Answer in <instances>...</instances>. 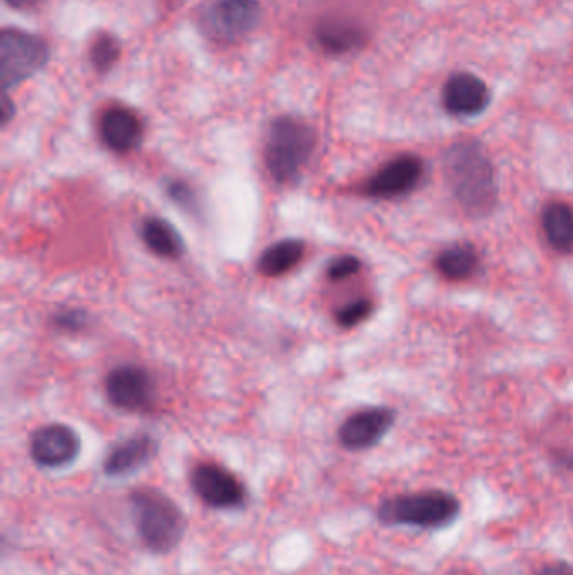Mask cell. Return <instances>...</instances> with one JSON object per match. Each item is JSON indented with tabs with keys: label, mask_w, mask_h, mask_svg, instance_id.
<instances>
[{
	"label": "cell",
	"mask_w": 573,
	"mask_h": 575,
	"mask_svg": "<svg viewBox=\"0 0 573 575\" xmlns=\"http://www.w3.org/2000/svg\"><path fill=\"white\" fill-rule=\"evenodd\" d=\"M446 181L464 213L487 217L498 204V178L495 165L481 144L457 142L444 155Z\"/></svg>",
	"instance_id": "cell-1"
},
{
	"label": "cell",
	"mask_w": 573,
	"mask_h": 575,
	"mask_svg": "<svg viewBox=\"0 0 573 575\" xmlns=\"http://www.w3.org/2000/svg\"><path fill=\"white\" fill-rule=\"evenodd\" d=\"M135 530L144 547L155 555H169L186 537L187 517L166 491L141 487L128 495Z\"/></svg>",
	"instance_id": "cell-2"
},
{
	"label": "cell",
	"mask_w": 573,
	"mask_h": 575,
	"mask_svg": "<svg viewBox=\"0 0 573 575\" xmlns=\"http://www.w3.org/2000/svg\"><path fill=\"white\" fill-rule=\"evenodd\" d=\"M375 515L384 527L437 532L451 527L460 518L461 501L449 491H413L385 498Z\"/></svg>",
	"instance_id": "cell-3"
},
{
	"label": "cell",
	"mask_w": 573,
	"mask_h": 575,
	"mask_svg": "<svg viewBox=\"0 0 573 575\" xmlns=\"http://www.w3.org/2000/svg\"><path fill=\"white\" fill-rule=\"evenodd\" d=\"M316 147V134L308 124L293 117L273 121L265 145V164L273 181L292 185L302 178Z\"/></svg>",
	"instance_id": "cell-4"
},
{
	"label": "cell",
	"mask_w": 573,
	"mask_h": 575,
	"mask_svg": "<svg viewBox=\"0 0 573 575\" xmlns=\"http://www.w3.org/2000/svg\"><path fill=\"white\" fill-rule=\"evenodd\" d=\"M45 39L19 29H4L0 35V79L4 89L14 88L45 68L49 61Z\"/></svg>",
	"instance_id": "cell-5"
},
{
	"label": "cell",
	"mask_w": 573,
	"mask_h": 575,
	"mask_svg": "<svg viewBox=\"0 0 573 575\" xmlns=\"http://www.w3.org/2000/svg\"><path fill=\"white\" fill-rule=\"evenodd\" d=\"M189 485L192 494L213 510H240L248 505L249 494L246 485L219 462H197L190 469Z\"/></svg>",
	"instance_id": "cell-6"
},
{
	"label": "cell",
	"mask_w": 573,
	"mask_h": 575,
	"mask_svg": "<svg viewBox=\"0 0 573 575\" xmlns=\"http://www.w3.org/2000/svg\"><path fill=\"white\" fill-rule=\"evenodd\" d=\"M105 392L113 408L125 412H148L154 408L155 382L145 367L124 363L105 379Z\"/></svg>",
	"instance_id": "cell-7"
},
{
	"label": "cell",
	"mask_w": 573,
	"mask_h": 575,
	"mask_svg": "<svg viewBox=\"0 0 573 575\" xmlns=\"http://www.w3.org/2000/svg\"><path fill=\"white\" fill-rule=\"evenodd\" d=\"M424 177V162L417 155L404 154L382 165L364 185V196L394 201L408 196Z\"/></svg>",
	"instance_id": "cell-8"
},
{
	"label": "cell",
	"mask_w": 573,
	"mask_h": 575,
	"mask_svg": "<svg viewBox=\"0 0 573 575\" xmlns=\"http://www.w3.org/2000/svg\"><path fill=\"white\" fill-rule=\"evenodd\" d=\"M81 452V438L71 426L61 422L41 426L29 439V456L42 469L71 466Z\"/></svg>",
	"instance_id": "cell-9"
},
{
	"label": "cell",
	"mask_w": 573,
	"mask_h": 575,
	"mask_svg": "<svg viewBox=\"0 0 573 575\" xmlns=\"http://www.w3.org/2000/svg\"><path fill=\"white\" fill-rule=\"evenodd\" d=\"M395 425L391 408H365L348 416L338 428V441L347 451H367L377 446Z\"/></svg>",
	"instance_id": "cell-10"
},
{
	"label": "cell",
	"mask_w": 573,
	"mask_h": 575,
	"mask_svg": "<svg viewBox=\"0 0 573 575\" xmlns=\"http://www.w3.org/2000/svg\"><path fill=\"white\" fill-rule=\"evenodd\" d=\"M261 21L258 0H214L206 11V26L217 38L239 39Z\"/></svg>",
	"instance_id": "cell-11"
},
{
	"label": "cell",
	"mask_w": 573,
	"mask_h": 575,
	"mask_svg": "<svg viewBox=\"0 0 573 575\" xmlns=\"http://www.w3.org/2000/svg\"><path fill=\"white\" fill-rule=\"evenodd\" d=\"M490 101L486 82L471 72H456L444 85V110L453 117H476L490 107Z\"/></svg>",
	"instance_id": "cell-12"
},
{
	"label": "cell",
	"mask_w": 573,
	"mask_h": 575,
	"mask_svg": "<svg viewBox=\"0 0 573 575\" xmlns=\"http://www.w3.org/2000/svg\"><path fill=\"white\" fill-rule=\"evenodd\" d=\"M158 455V441L150 435H135L117 442L103 459V472L110 478H125L140 471Z\"/></svg>",
	"instance_id": "cell-13"
},
{
	"label": "cell",
	"mask_w": 573,
	"mask_h": 575,
	"mask_svg": "<svg viewBox=\"0 0 573 575\" xmlns=\"http://www.w3.org/2000/svg\"><path fill=\"white\" fill-rule=\"evenodd\" d=\"M144 135V124L130 108L111 107L101 117V142L113 154H130L140 147Z\"/></svg>",
	"instance_id": "cell-14"
},
{
	"label": "cell",
	"mask_w": 573,
	"mask_h": 575,
	"mask_svg": "<svg viewBox=\"0 0 573 575\" xmlns=\"http://www.w3.org/2000/svg\"><path fill=\"white\" fill-rule=\"evenodd\" d=\"M140 237L150 253L164 260H179L186 253V241L179 230L164 217H145L140 224Z\"/></svg>",
	"instance_id": "cell-15"
},
{
	"label": "cell",
	"mask_w": 573,
	"mask_h": 575,
	"mask_svg": "<svg viewBox=\"0 0 573 575\" xmlns=\"http://www.w3.org/2000/svg\"><path fill=\"white\" fill-rule=\"evenodd\" d=\"M306 244L296 237H286L263 251L258 271L263 276L279 277L295 270L305 257Z\"/></svg>",
	"instance_id": "cell-16"
},
{
	"label": "cell",
	"mask_w": 573,
	"mask_h": 575,
	"mask_svg": "<svg viewBox=\"0 0 573 575\" xmlns=\"http://www.w3.org/2000/svg\"><path fill=\"white\" fill-rule=\"evenodd\" d=\"M542 227L553 250L573 253V207L563 203L546 204L542 211Z\"/></svg>",
	"instance_id": "cell-17"
},
{
	"label": "cell",
	"mask_w": 573,
	"mask_h": 575,
	"mask_svg": "<svg viewBox=\"0 0 573 575\" xmlns=\"http://www.w3.org/2000/svg\"><path fill=\"white\" fill-rule=\"evenodd\" d=\"M316 39L326 52L334 55H347L362 48L365 41L364 31L358 26L350 25L340 19L325 21L316 29Z\"/></svg>",
	"instance_id": "cell-18"
},
{
	"label": "cell",
	"mask_w": 573,
	"mask_h": 575,
	"mask_svg": "<svg viewBox=\"0 0 573 575\" xmlns=\"http://www.w3.org/2000/svg\"><path fill=\"white\" fill-rule=\"evenodd\" d=\"M480 253L471 244H454L436 257V267L446 280H470L480 270Z\"/></svg>",
	"instance_id": "cell-19"
},
{
	"label": "cell",
	"mask_w": 573,
	"mask_h": 575,
	"mask_svg": "<svg viewBox=\"0 0 573 575\" xmlns=\"http://www.w3.org/2000/svg\"><path fill=\"white\" fill-rule=\"evenodd\" d=\"M120 55L121 49L117 39L111 36H101L91 48V62L97 71L107 72L117 65Z\"/></svg>",
	"instance_id": "cell-20"
},
{
	"label": "cell",
	"mask_w": 573,
	"mask_h": 575,
	"mask_svg": "<svg viewBox=\"0 0 573 575\" xmlns=\"http://www.w3.org/2000/svg\"><path fill=\"white\" fill-rule=\"evenodd\" d=\"M372 312H374V303L371 300H354V302L342 306L335 319H337V323L342 329H354V327L365 322L372 315Z\"/></svg>",
	"instance_id": "cell-21"
},
{
	"label": "cell",
	"mask_w": 573,
	"mask_h": 575,
	"mask_svg": "<svg viewBox=\"0 0 573 575\" xmlns=\"http://www.w3.org/2000/svg\"><path fill=\"white\" fill-rule=\"evenodd\" d=\"M167 196L180 206V209H186L187 213H196L199 211V197L194 191L192 185L187 184L182 178H174L167 184Z\"/></svg>",
	"instance_id": "cell-22"
},
{
	"label": "cell",
	"mask_w": 573,
	"mask_h": 575,
	"mask_svg": "<svg viewBox=\"0 0 573 575\" xmlns=\"http://www.w3.org/2000/svg\"><path fill=\"white\" fill-rule=\"evenodd\" d=\"M52 325L56 330L65 333H78L87 329L88 315L83 310L65 309L61 312L55 313L52 316Z\"/></svg>",
	"instance_id": "cell-23"
},
{
	"label": "cell",
	"mask_w": 573,
	"mask_h": 575,
	"mask_svg": "<svg viewBox=\"0 0 573 575\" xmlns=\"http://www.w3.org/2000/svg\"><path fill=\"white\" fill-rule=\"evenodd\" d=\"M362 270V261L354 254L335 257L326 267V276L332 281H345L355 276Z\"/></svg>",
	"instance_id": "cell-24"
},
{
	"label": "cell",
	"mask_w": 573,
	"mask_h": 575,
	"mask_svg": "<svg viewBox=\"0 0 573 575\" xmlns=\"http://www.w3.org/2000/svg\"><path fill=\"white\" fill-rule=\"evenodd\" d=\"M535 575H573V565L565 561L546 562Z\"/></svg>",
	"instance_id": "cell-25"
},
{
	"label": "cell",
	"mask_w": 573,
	"mask_h": 575,
	"mask_svg": "<svg viewBox=\"0 0 573 575\" xmlns=\"http://www.w3.org/2000/svg\"><path fill=\"white\" fill-rule=\"evenodd\" d=\"M0 117H2V125H8L12 117H14V105H12L11 98L8 95L2 100V115Z\"/></svg>",
	"instance_id": "cell-26"
},
{
	"label": "cell",
	"mask_w": 573,
	"mask_h": 575,
	"mask_svg": "<svg viewBox=\"0 0 573 575\" xmlns=\"http://www.w3.org/2000/svg\"><path fill=\"white\" fill-rule=\"evenodd\" d=\"M36 2H38V0H6V4L11 6L12 9H19V11L32 8Z\"/></svg>",
	"instance_id": "cell-27"
}]
</instances>
